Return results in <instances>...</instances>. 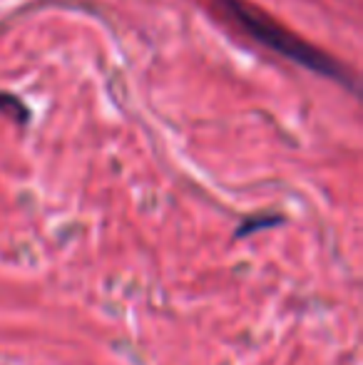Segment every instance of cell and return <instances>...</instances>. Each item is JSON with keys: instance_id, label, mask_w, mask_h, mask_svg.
Here are the masks:
<instances>
[{"instance_id": "6da1fadb", "label": "cell", "mask_w": 363, "mask_h": 365, "mask_svg": "<svg viewBox=\"0 0 363 365\" xmlns=\"http://www.w3.org/2000/svg\"><path fill=\"white\" fill-rule=\"evenodd\" d=\"M217 8L232 20L234 25H239L242 33H247L252 40H257L259 45H264L267 50L281 55V58L291 60L299 68L309 70V73L324 75L329 80L339 82V85L354 90V77L349 75V70L334 60L329 53L314 48L311 43H306L304 38L294 35L291 30H286L284 25H279L274 18H269L267 13H262L259 8H254L247 0H214Z\"/></svg>"}, {"instance_id": "7a4b0ae2", "label": "cell", "mask_w": 363, "mask_h": 365, "mask_svg": "<svg viewBox=\"0 0 363 365\" xmlns=\"http://www.w3.org/2000/svg\"><path fill=\"white\" fill-rule=\"evenodd\" d=\"M0 112H5V115L13 117L18 125H25L30 117L28 107H25V102H20L15 95H8V92H0Z\"/></svg>"}, {"instance_id": "3957f363", "label": "cell", "mask_w": 363, "mask_h": 365, "mask_svg": "<svg viewBox=\"0 0 363 365\" xmlns=\"http://www.w3.org/2000/svg\"><path fill=\"white\" fill-rule=\"evenodd\" d=\"M281 217H264V214H259V217H252V219H247L242 226L237 229V236H249V234H254V231H259V229H269V226H276V224H281Z\"/></svg>"}]
</instances>
